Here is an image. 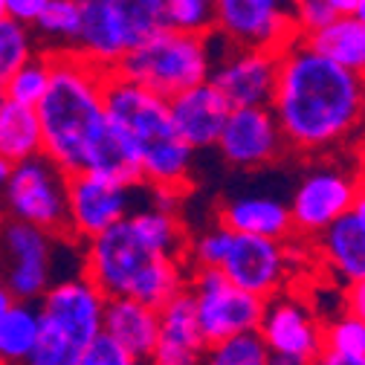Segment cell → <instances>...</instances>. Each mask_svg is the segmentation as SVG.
<instances>
[{
    "label": "cell",
    "instance_id": "6da1fadb",
    "mask_svg": "<svg viewBox=\"0 0 365 365\" xmlns=\"http://www.w3.org/2000/svg\"><path fill=\"white\" fill-rule=\"evenodd\" d=\"M186 241L177 209L148 200L81 244V272L105 296H128L160 307L186 287Z\"/></svg>",
    "mask_w": 365,
    "mask_h": 365
},
{
    "label": "cell",
    "instance_id": "7a4b0ae2",
    "mask_svg": "<svg viewBox=\"0 0 365 365\" xmlns=\"http://www.w3.org/2000/svg\"><path fill=\"white\" fill-rule=\"evenodd\" d=\"M105 70L73 50L50 53V84L35 105L41 154H47L64 174L102 171L122 182H140L105 113Z\"/></svg>",
    "mask_w": 365,
    "mask_h": 365
},
{
    "label": "cell",
    "instance_id": "3957f363",
    "mask_svg": "<svg viewBox=\"0 0 365 365\" xmlns=\"http://www.w3.org/2000/svg\"><path fill=\"white\" fill-rule=\"evenodd\" d=\"M362 73L313 53L302 38L279 53L269 110L290 151L334 154L351 145L362 125Z\"/></svg>",
    "mask_w": 365,
    "mask_h": 365
},
{
    "label": "cell",
    "instance_id": "277c9868",
    "mask_svg": "<svg viewBox=\"0 0 365 365\" xmlns=\"http://www.w3.org/2000/svg\"><path fill=\"white\" fill-rule=\"evenodd\" d=\"M105 113L143 186L177 197L189 192L197 151L177 133L165 96L108 73Z\"/></svg>",
    "mask_w": 365,
    "mask_h": 365
},
{
    "label": "cell",
    "instance_id": "5b68a950",
    "mask_svg": "<svg viewBox=\"0 0 365 365\" xmlns=\"http://www.w3.org/2000/svg\"><path fill=\"white\" fill-rule=\"evenodd\" d=\"M209 70H212L209 32L197 35L174 26H163L154 35H148L143 43L128 50L113 67L116 76L165 99L182 93L186 87L206 81Z\"/></svg>",
    "mask_w": 365,
    "mask_h": 365
},
{
    "label": "cell",
    "instance_id": "8992f818",
    "mask_svg": "<svg viewBox=\"0 0 365 365\" xmlns=\"http://www.w3.org/2000/svg\"><path fill=\"white\" fill-rule=\"evenodd\" d=\"M78 241L53 235L32 223L4 217L0 223V284L18 302H38L56 279H61V255Z\"/></svg>",
    "mask_w": 365,
    "mask_h": 365
},
{
    "label": "cell",
    "instance_id": "52a82bcc",
    "mask_svg": "<svg viewBox=\"0 0 365 365\" xmlns=\"http://www.w3.org/2000/svg\"><path fill=\"white\" fill-rule=\"evenodd\" d=\"M67 180L47 154H35L12 163L6 182L0 186V209L4 217L32 223L53 235L67 232Z\"/></svg>",
    "mask_w": 365,
    "mask_h": 365
},
{
    "label": "cell",
    "instance_id": "ba28073f",
    "mask_svg": "<svg viewBox=\"0 0 365 365\" xmlns=\"http://www.w3.org/2000/svg\"><path fill=\"white\" fill-rule=\"evenodd\" d=\"M362 200V177L342 160H325L302 174L293 197L287 200L293 235L313 241L339 215Z\"/></svg>",
    "mask_w": 365,
    "mask_h": 365
},
{
    "label": "cell",
    "instance_id": "9c48e42d",
    "mask_svg": "<svg viewBox=\"0 0 365 365\" xmlns=\"http://www.w3.org/2000/svg\"><path fill=\"white\" fill-rule=\"evenodd\" d=\"M186 290L192 296L195 319H197V328H200L206 345L223 342L238 334L258 331L261 313H264V299L232 284L220 269H215V267L189 269Z\"/></svg>",
    "mask_w": 365,
    "mask_h": 365
},
{
    "label": "cell",
    "instance_id": "30bf717a",
    "mask_svg": "<svg viewBox=\"0 0 365 365\" xmlns=\"http://www.w3.org/2000/svg\"><path fill=\"white\" fill-rule=\"evenodd\" d=\"M148 186L122 182L102 171H78L67 180V232L73 241L84 244L108 226L128 217Z\"/></svg>",
    "mask_w": 365,
    "mask_h": 365
},
{
    "label": "cell",
    "instance_id": "8fae6325",
    "mask_svg": "<svg viewBox=\"0 0 365 365\" xmlns=\"http://www.w3.org/2000/svg\"><path fill=\"white\" fill-rule=\"evenodd\" d=\"M232 47L282 53L296 32L293 0H215V29Z\"/></svg>",
    "mask_w": 365,
    "mask_h": 365
},
{
    "label": "cell",
    "instance_id": "7c38bea8",
    "mask_svg": "<svg viewBox=\"0 0 365 365\" xmlns=\"http://www.w3.org/2000/svg\"><path fill=\"white\" fill-rule=\"evenodd\" d=\"M212 70L209 81L232 108H269L279 73V53L232 47L217 32H209Z\"/></svg>",
    "mask_w": 365,
    "mask_h": 365
},
{
    "label": "cell",
    "instance_id": "4fadbf2b",
    "mask_svg": "<svg viewBox=\"0 0 365 365\" xmlns=\"http://www.w3.org/2000/svg\"><path fill=\"white\" fill-rule=\"evenodd\" d=\"M105 302L108 296L78 269L56 279L35 304L41 310V322L58 328L73 342V348L81 351L102 334Z\"/></svg>",
    "mask_w": 365,
    "mask_h": 365
},
{
    "label": "cell",
    "instance_id": "5bb4252c",
    "mask_svg": "<svg viewBox=\"0 0 365 365\" xmlns=\"http://www.w3.org/2000/svg\"><path fill=\"white\" fill-rule=\"evenodd\" d=\"M290 264H293V255L287 241L232 232L230 250H226L217 269L241 290L267 302L269 296L284 290L290 279Z\"/></svg>",
    "mask_w": 365,
    "mask_h": 365
},
{
    "label": "cell",
    "instance_id": "9a60e30c",
    "mask_svg": "<svg viewBox=\"0 0 365 365\" xmlns=\"http://www.w3.org/2000/svg\"><path fill=\"white\" fill-rule=\"evenodd\" d=\"M215 148L220 151L226 165L241 171L272 165L287 151L279 122L269 108H232Z\"/></svg>",
    "mask_w": 365,
    "mask_h": 365
},
{
    "label": "cell",
    "instance_id": "2e32d148",
    "mask_svg": "<svg viewBox=\"0 0 365 365\" xmlns=\"http://www.w3.org/2000/svg\"><path fill=\"white\" fill-rule=\"evenodd\" d=\"M255 334L269 354L293 356L304 365H313V359L322 354V322L316 310L296 296H269Z\"/></svg>",
    "mask_w": 365,
    "mask_h": 365
},
{
    "label": "cell",
    "instance_id": "e0dca14e",
    "mask_svg": "<svg viewBox=\"0 0 365 365\" xmlns=\"http://www.w3.org/2000/svg\"><path fill=\"white\" fill-rule=\"evenodd\" d=\"M157 310H160V328L145 365H200L209 345L197 328L189 290L182 287Z\"/></svg>",
    "mask_w": 365,
    "mask_h": 365
},
{
    "label": "cell",
    "instance_id": "ac0fdd59",
    "mask_svg": "<svg viewBox=\"0 0 365 365\" xmlns=\"http://www.w3.org/2000/svg\"><path fill=\"white\" fill-rule=\"evenodd\" d=\"M168 110H171L177 133L195 151H203V148H215L232 105L226 102L220 90L206 78L195 87H186L182 93L171 96Z\"/></svg>",
    "mask_w": 365,
    "mask_h": 365
},
{
    "label": "cell",
    "instance_id": "d6986e66",
    "mask_svg": "<svg viewBox=\"0 0 365 365\" xmlns=\"http://www.w3.org/2000/svg\"><path fill=\"white\" fill-rule=\"evenodd\" d=\"M313 241L342 284L365 282V200H356Z\"/></svg>",
    "mask_w": 365,
    "mask_h": 365
},
{
    "label": "cell",
    "instance_id": "ffe728a7",
    "mask_svg": "<svg viewBox=\"0 0 365 365\" xmlns=\"http://www.w3.org/2000/svg\"><path fill=\"white\" fill-rule=\"evenodd\" d=\"M217 223L238 235H261V238H279V241L293 238L287 200L276 195L250 192V195H235L230 200H223L217 209Z\"/></svg>",
    "mask_w": 365,
    "mask_h": 365
},
{
    "label": "cell",
    "instance_id": "44dd1931",
    "mask_svg": "<svg viewBox=\"0 0 365 365\" xmlns=\"http://www.w3.org/2000/svg\"><path fill=\"white\" fill-rule=\"evenodd\" d=\"M160 328V310L128 296H108L102 313V336L136 359H148Z\"/></svg>",
    "mask_w": 365,
    "mask_h": 365
},
{
    "label": "cell",
    "instance_id": "7402d4cb",
    "mask_svg": "<svg viewBox=\"0 0 365 365\" xmlns=\"http://www.w3.org/2000/svg\"><path fill=\"white\" fill-rule=\"evenodd\" d=\"M299 38L313 53L331 58L339 67H348L354 73L365 70V18L336 15L325 26H319L307 35H299Z\"/></svg>",
    "mask_w": 365,
    "mask_h": 365
},
{
    "label": "cell",
    "instance_id": "603a6c76",
    "mask_svg": "<svg viewBox=\"0 0 365 365\" xmlns=\"http://www.w3.org/2000/svg\"><path fill=\"white\" fill-rule=\"evenodd\" d=\"M41 154V122L35 108L0 96V157L21 163Z\"/></svg>",
    "mask_w": 365,
    "mask_h": 365
},
{
    "label": "cell",
    "instance_id": "cb8c5ba5",
    "mask_svg": "<svg viewBox=\"0 0 365 365\" xmlns=\"http://www.w3.org/2000/svg\"><path fill=\"white\" fill-rule=\"evenodd\" d=\"M108 18L122 41L125 53L143 43L165 24V0H105Z\"/></svg>",
    "mask_w": 365,
    "mask_h": 365
},
{
    "label": "cell",
    "instance_id": "d4e9b609",
    "mask_svg": "<svg viewBox=\"0 0 365 365\" xmlns=\"http://www.w3.org/2000/svg\"><path fill=\"white\" fill-rule=\"evenodd\" d=\"M41 334V310L35 302H18L0 316V359L4 365H21Z\"/></svg>",
    "mask_w": 365,
    "mask_h": 365
},
{
    "label": "cell",
    "instance_id": "484cf974",
    "mask_svg": "<svg viewBox=\"0 0 365 365\" xmlns=\"http://www.w3.org/2000/svg\"><path fill=\"white\" fill-rule=\"evenodd\" d=\"M78 21H81L78 0H50L29 29L35 32V38H43V53H61V50H73Z\"/></svg>",
    "mask_w": 365,
    "mask_h": 365
},
{
    "label": "cell",
    "instance_id": "4316f807",
    "mask_svg": "<svg viewBox=\"0 0 365 365\" xmlns=\"http://www.w3.org/2000/svg\"><path fill=\"white\" fill-rule=\"evenodd\" d=\"M322 351L342 359L365 362V316L348 310L334 316L322 328Z\"/></svg>",
    "mask_w": 365,
    "mask_h": 365
},
{
    "label": "cell",
    "instance_id": "83f0119b",
    "mask_svg": "<svg viewBox=\"0 0 365 365\" xmlns=\"http://www.w3.org/2000/svg\"><path fill=\"white\" fill-rule=\"evenodd\" d=\"M35 53H38V41L26 24H18L12 18H0V96H4L12 73L24 61H29Z\"/></svg>",
    "mask_w": 365,
    "mask_h": 365
},
{
    "label": "cell",
    "instance_id": "f1b7e54d",
    "mask_svg": "<svg viewBox=\"0 0 365 365\" xmlns=\"http://www.w3.org/2000/svg\"><path fill=\"white\" fill-rule=\"evenodd\" d=\"M47 84H50V53L38 50L29 61H24L12 73V78L6 81L4 96L12 99V102H21V105L35 108L41 102V96L47 93Z\"/></svg>",
    "mask_w": 365,
    "mask_h": 365
},
{
    "label": "cell",
    "instance_id": "f546056e",
    "mask_svg": "<svg viewBox=\"0 0 365 365\" xmlns=\"http://www.w3.org/2000/svg\"><path fill=\"white\" fill-rule=\"evenodd\" d=\"M267 362H269V351L261 342V336L252 331L209 345L200 365H267Z\"/></svg>",
    "mask_w": 365,
    "mask_h": 365
},
{
    "label": "cell",
    "instance_id": "4dcf8cb0",
    "mask_svg": "<svg viewBox=\"0 0 365 365\" xmlns=\"http://www.w3.org/2000/svg\"><path fill=\"white\" fill-rule=\"evenodd\" d=\"M230 241H232V232L226 230V226L215 223L209 230L197 232L195 238L186 241V267L189 269H203V267H220L226 250H230Z\"/></svg>",
    "mask_w": 365,
    "mask_h": 365
},
{
    "label": "cell",
    "instance_id": "1f68e13d",
    "mask_svg": "<svg viewBox=\"0 0 365 365\" xmlns=\"http://www.w3.org/2000/svg\"><path fill=\"white\" fill-rule=\"evenodd\" d=\"M165 24L206 35L215 29V0H165Z\"/></svg>",
    "mask_w": 365,
    "mask_h": 365
},
{
    "label": "cell",
    "instance_id": "d6a6232c",
    "mask_svg": "<svg viewBox=\"0 0 365 365\" xmlns=\"http://www.w3.org/2000/svg\"><path fill=\"white\" fill-rule=\"evenodd\" d=\"M76 356H78V351L58 328L41 322V334L21 365H70V362H76Z\"/></svg>",
    "mask_w": 365,
    "mask_h": 365
},
{
    "label": "cell",
    "instance_id": "836d02e7",
    "mask_svg": "<svg viewBox=\"0 0 365 365\" xmlns=\"http://www.w3.org/2000/svg\"><path fill=\"white\" fill-rule=\"evenodd\" d=\"M76 365H145V359H136L128 351H122L116 342H110L108 336H96L93 342H87L78 356Z\"/></svg>",
    "mask_w": 365,
    "mask_h": 365
},
{
    "label": "cell",
    "instance_id": "e575fe53",
    "mask_svg": "<svg viewBox=\"0 0 365 365\" xmlns=\"http://www.w3.org/2000/svg\"><path fill=\"white\" fill-rule=\"evenodd\" d=\"M334 18H336V12L325 0H304V4H296V32L299 35H307L319 26H325Z\"/></svg>",
    "mask_w": 365,
    "mask_h": 365
},
{
    "label": "cell",
    "instance_id": "d590c367",
    "mask_svg": "<svg viewBox=\"0 0 365 365\" xmlns=\"http://www.w3.org/2000/svg\"><path fill=\"white\" fill-rule=\"evenodd\" d=\"M6 4V18L32 26V21L41 15V9L50 4V0H4Z\"/></svg>",
    "mask_w": 365,
    "mask_h": 365
},
{
    "label": "cell",
    "instance_id": "8d00e7d4",
    "mask_svg": "<svg viewBox=\"0 0 365 365\" xmlns=\"http://www.w3.org/2000/svg\"><path fill=\"white\" fill-rule=\"evenodd\" d=\"M362 284L365 282H354V284H345V296H342V302H345V310L348 313H356V316H365V290H362Z\"/></svg>",
    "mask_w": 365,
    "mask_h": 365
},
{
    "label": "cell",
    "instance_id": "74e56055",
    "mask_svg": "<svg viewBox=\"0 0 365 365\" xmlns=\"http://www.w3.org/2000/svg\"><path fill=\"white\" fill-rule=\"evenodd\" d=\"M336 15H356L365 18V0H325Z\"/></svg>",
    "mask_w": 365,
    "mask_h": 365
},
{
    "label": "cell",
    "instance_id": "f35d334b",
    "mask_svg": "<svg viewBox=\"0 0 365 365\" xmlns=\"http://www.w3.org/2000/svg\"><path fill=\"white\" fill-rule=\"evenodd\" d=\"M313 365H365V362H354V359H342V356H334V354H319L313 359Z\"/></svg>",
    "mask_w": 365,
    "mask_h": 365
},
{
    "label": "cell",
    "instance_id": "ab89813d",
    "mask_svg": "<svg viewBox=\"0 0 365 365\" xmlns=\"http://www.w3.org/2000/svg\"><path fill=\"white\" fill-rule=\"evenodd\" d=\"M267 365H304L302 359H293V356H282V354H269V362Z\"/></svg>",
    "mask_w": 365,
    "mask_h": 365
},
{
    "label": "cell",
    "instance_id": "60d3db41",
    "mask_svg": "<svg viewBox=\"0 0 365 365\" xmlns=\"http://www.w3.org/2000/svg\"><path fill=\"white\" fill-rule=\"evenodd\" d=\"M12 304V296H9V290L4 287V284H0V316H4V310Z\"/></svg>",
    "mask_w": 365,
    "mask_h": 365
},
{
    "label": "cell",
    "instance_id": "b9f144b4",
    "mask_svg": "<svg viewBox=\"0 0 365 365\" xmlns=\"http://www.w3.org/2000/svg\"><path fill=\"white\" fill-rule=\"evenodd\" d=\"M9 171H12V163H9V160H4V157H0V186H4V182H6Z\"/></svg>",
    "mask_w": 365,
    "mask_h": 365
},
{
    "label": "cell",
    "instance_id": "7bdbcfd3",
    "mask_svg": "<svg viewBox=\"0 0 365 365\" xmlns=\"http://www.w3.org/2000/svg\"><path fill=\"white\" fill-rule=\"evenodd\" d=\"M0 18H6V4L4 0H0Z\"/></svg>",
    "mask_w": 365,
    "mask_h": 365
},
{
    "label": "cell",
    "instance_id": "ee69618b",
    "mask_svg": "<svg viewBox=\"0 0 365 365\" xmlns=\"http://www.w3.org/2000/svg\"><path fill=\"white\" fill-rule=\"evenodd\" d=\"M0 223H4V209H0Z\"/></svg>",
    "mask_w": 365,
    "mask_h": 365
},
{
    "label": "cell",
    "instance_id": "f6af8a7d",
    "mask_svg": "<svg viewBox=\"0 0 365 365\" xmlns=\"http://www.w3.org/2000/svg\"><path fill=\"white\" fill-rule=\"evenodd\" d=\"M293 4H304V0H293Z\"/></svg>",
    "mask_w": 365,
    "mask_h": 365
},
{
    "label": "cell",
    "instance_id": "bcb514c9",
    "mask_svg": "<svg viewBox=\"0 0 365 365\" xmlns=\"http://www.w3.org/2000/svg\"><path fill=\"white\" fill-rule=\"evenodd\" d=\"M0 365H4V359H0Z\"/></svg>",
    "mask_w": 365,
    "mask_h": 365
},
{
    "label": "cell",
    "instance_id": "7dc6e473",
    "mask_svg": "<svg viewBox=\"0 0 365 365\" xmlns=\"http://www.w3.org/2000/svg\"><path fill=\"white\" fill-rule=\"evenodd\" d=\"M70 365H76V362H70Z\"/></svg>",
    "mask_w": 365,
    "mask_h": 365
}]
</instances>
